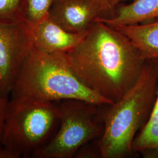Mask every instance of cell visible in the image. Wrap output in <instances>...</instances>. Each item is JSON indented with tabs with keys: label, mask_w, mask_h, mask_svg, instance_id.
Here are the masks:
<instances>
[{
	"label": "cell",
	"mask_w": 158,
	"mask_h": 158,
	"mask_svg": "<svg viewBox=\"0 0 158 158\" xmlns=\"http://www.w3.org/2000/svg\"><path fill=\"white\" fill-rule=\"evenodd\" d=\"M66 55L80 81L113 103L135 85L146 62L127 36L98 21Z\"/></svg>",
	"instance_id": "cell-1"
},
{
	"label": "cell",
	"mask_w": 158,
	"mask_h": 158,
	"mask_svg": "<svg viewBox=\"0 0 158 158\" xmlns=\"http://www.w3.org/2000/svg\"><path fill=\"white\" fill-rule=\"evenodd\" d=\"M10 100L58 102L74 100L95 106L112 102L88 89L70 67L66 53H47L32 49L11 92Z\"/></svg>",
	"instance_id": "cell-2"
},
{
	"label": "cell",
	"mask_w": 158,
	"mask_h": 158,
	"mask_svg": "<svg viewBox=\"0 0 158 158\" xmlns=\"http://www.w3.org/2000/svg\"><path fill=\"white\" fill-rule=\"evenodd\" d=\"M158 89V59L147 60L130 90L110 105L98 149L103 158H121L132 151L136 136L152 111Z\"/></svg>",
	"instance_id": "cell-3"
},
{
	"label": "cell",
	"mask_w": 158,
	"mask_h": 158,
	"mask_svg": "<svg viewBox=\"0 0 158 158\" xmlns=\"http://www.w3.org/2000/svg\"><path fill=\"white\" fill-rule=\"evenodd\" d=\"M57 102L10 100L1 143L15 158H33L59 123Z\"/></svg>",
	"instance_id": "cell-4"
},
{
	"label": "cell",
	"mask_w": 158,
	"mask_h": 158,
	"mask_svg": "<svg viewBox=\"0 0 158 158\" xmlns=\"http://www.w3.org/2000/svg\"><path fill=\"white\" fill-rule=\"evenodd\" d=\"M58 102V129L33 158H71L98 134L100 128L93 118L95 105L74 100Z\"/></svg>",
	"instance_id": "cell-5"
},
{
	"label": "cell",
	"mask_w": 158,
	"mask_h": 158,
	"mask_svg": "<svg viewBox=\"0 0 158 158\" xmlns=\"http://www.w3.org/2000/svg\"><path fill=\"white\" fill-rule=\"evenodd\" d=\"M32 48L30 27L26 23H0V90L6 97Z\"/></svg>",
	"instance_id": "cell-6"
},
{
	"label": "cell",
	"mask_w": 158,
	"mask_h": 158,
	"mask_svg": "<svg viewBox=\"0 0 158 158\" xmlns=\"http://www.w3.org/2000/svg\"><path fill=\"white\" fill-rule=\"evenodd\" d=\"M114 10L104 0H56L49 16L68 32L81 34L96 19L108 17Z\"/></svg>",
	"instance_id": "cell-7"
},
{
	"label": "cell",
	"mask_w": 158,
	"mask_h": 158,
	"mask_svg": "<svg viewBox=\"0 0 158 158\" xmlns=\"http://www.w3.org/2000/svg\"><path fill=\"white\" fill-rule=\"evenodd\" d=\"M30 31L32 49L47 53H67L79 44L86 32H68L49 16L30 27Z\"/></svg>",
	"instance_id": "cell-8"
},
{
	"label": "cell",
	"mask_w": 158,
	"mask_h": 158,
	"mask_svg": "<svg viewBox=\"0 0 158 158\" xmlns=\"http://www.w3.org/2000/svg\"><path fill=\"white\" fill-rule=\"evenodd\" d=\"M111 14L95 21L112 27L149 23L158 19V0H133L128 5L117 6Z\"/></svg>",
	"instance_id": "cell-9"
},
{
	"label": "cell",
	"mask_w": 158,
	"mask_h": 158,
	"mask_svg": "<svg viewBox=\"0 0 158 158\" xmlns=\"http://www.w3.org/2000/svg\"><path fill=\"white\" fill-rule=\"evenodd\" d=\"M114 28L130 39L145 60L158 59V19L149 23Z\"/></svg>",
	"instance_id": "cell-10"
},
{
	"label": "cell",
	"mask_w": 158,
	"mask_h": 158,
	"mask_svg": "<svg viewBox=\"0 0 158 158\" xmlns=\"http://www.w3.org/2000/svg\"><path fill=\"white\" fill-rule=\"evenodd\" d=\"M132 151L158 158V89L150 116L133 141Z\"/></svg>",
	"instance_id": "cell-11"
},
{
	"label": "cell",
	"mask_w": 158,
	"mask_h": 158,
	"mask_svg": "<svg viewBox=\"0 0 158 158\" xmlns=\"http://www.w3.org/2000/svg\"><path fill=\"white\" fill-rule=\"evenodd\" d=\"M56 0H25L23 21L32 27L49 16L51 7Z\"/></svg>",
	"instance_id": "cell-12"
},
{
	"label": "cell",
	"mask_w": 158,
	"mask_h": 158,
	"mask_svg": "<svg viewBox=\"0 0 158 158\" xmlns=\"http://www.w3.org/2000/svg\"><path fill=\"white\" fill-rule=\"evenodd\" d=\"M24 1L25 0H0V23L22 22Z\"/></svg>",
	"instance_id": "cell-13"
},
{
	"label": "cell",
	"mask_w": 158,
	"mask_h": 158,
	"mask_svg": "<svg viewBox=\"0 0 158 158\" xmlns=\"http://www.w3.org/2000/svg\"><path fill=\"white\" fill-rule=\"evenodd\" d=\"M9 100L2 94L0 90V143L4 123L6 118V113L8 108Z\"/></svg>",
	"instance_id": "cell-14"
},
{
	"label": "cell",
	"mask_w": 158,
	"mask_h": 158,
	"mask_svg": "<svg viewBox=\"0 0 158 158\" xmlns=\"http://www.w3.org/2000/svg\"><path fill=\"white\" fill-rule=\"evenodd\" d=\"M0 158H15V156L0 143Z\"/></svg>",
	"instance_id": "cell-15"
},
{
	"label": "cell",
	"mask_w": 158,
	"mask_h": 158,
	"mask_svg": "<svg viewBox=\"0 0 158 158\" xmlns=\"http://www.w3.org/2000/svg\"><path fill=\"white\" fill-rule=\"evenodd\" d=\"M104 1L107 2L112 7L115 8L119 4H120L121 2H122L123 1H127V0H104Z\"/></svg>",
	"instance_id": "cell-16"
}]
</instances>
